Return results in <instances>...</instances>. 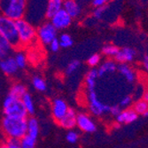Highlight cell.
Wrapping results in <instances>:
<instances>
[{
    "mask_svg": "<svg viewBox=\"0 0 148 148\" xmlns=\"http://www.w3.org/2000/svg\"><path fill=\"white\" fill-rule=\"evenodd\" d=\"M109 1L110 0H91V5L95 8H97V7L105 6Z\"/></svg>",
    "mask_w": 148,
    "mask_h": 148,
    "instance_id": "e575fe53",
    "label": "cell"
},
{
    "mask_svg": "<svg viewBox=\"0 0 148 148\" xmlns=\"http://www.w3.org/2000/svg\"><path fill=\"white\" fill-rule=\"evenodd\" d=\"M21 101L24 105V107L27 113H28V114L33 115L36 112V106H35V103L33 101L31 94L29 92L25 93L21 98Z\"/></svg>",
    "mask_w": 148,
    "mask_h": 148,
    "instance_id": "7402d4cb",
    "label": "cell"
},
{
    "mask_svg": "<svg viewBox=\"0 0 148 148\" xmlns=\"http://www.w3.org/2000/svg\"><path fill=\"white\" fill-rule=\"evenodd\" d=\"M16 28L20 47L31 45L36 39V29L35 27L25 19L16 21Z\"/></svg>",
    "mask_w": 148,
    "mask_h": 148,
    "instance_id": "277c9868",
    "label": "cell"
},
{
    "mask_svg": "<svg viewBox=\"0 0 148 148\" xmlns=\"http://www.w3.org/2000/svg\"><path fill=\"white\" fill-rule=\"evenodd\" d=\"M20 144L21 148H36V140L28 135H26L20 140Z\"/></svg>",
    "mask_w": 148,
    "mask_h": 148,
    "instance_id": "f1b7e54d",
    "label": "cell"
},
{
    "mask_svg": "<svg viewBox=\"0 0 148 148\" xmlns=\"http://www.w3.org/2000/svg\"><path fill=\"white\" fill-rule=\"evenodd\" d=\"M97 70L99 77H103L107 74H112L115 72L117 70V64L114 60H107L99 66V68Z\"/></svg>",
    "mask_w": 148,
    "mask_h": 148,
    "instance_id": "ac0fdd59",
    "label": "cell"
},
{
    "mask_svg": "<svg viewBox=\"0 0 148 148\" xmlns=\"http://www.w3.org/2000/svg\"><path fill=\"white\" fill-rule=\"evenodd\" d=\"M28 0H0V12L4 16L17 21L24 19Z\"/></svg>",
    "mask_w": 148,
    "mask_h": 148,
    "instance_id": "7a4b0ae2",
    "label": "cell"
},
{
    "mask_svg": "<svg viewBox=\"0 0 148 148\" xmlns=\"http://www.w3.org/2000/svg\"><path fill=\"white\" fill-rule=\"evenodd\" d=\"M64 0H47L45 15L47 19H51L57 12L63 8Z\"/></svg>",
    "mask_w": 148,
    "mask_h": 148,
    "instance_id": "9a60e30c",
    "label": "cell"
},
{
    "mask_svg": "<svg viewBox=\"0 0 148 148\" xmlns=\"http://www.w3.org/2000/svg\"><path fill=\"white\" fill-rule=\"evenodd\" d=\"M98 78H99V75H98V70L96 69H91L90 71L87 72L84 79L86 90H96V84Z\"/></svg>",
    "mask_w": 148,
    "mask_h": 148,
    "instance_id": "d6986e66",
    "label": "cell"
},
{
    "mask_svg": "<svg viewBox=\"0 0 148 148\" xmlns=\"http://www.w3.org/2000/svg\"><path fill=\"white\" fill-rule=\"evenodd\" d=\"M0 69L7 76L14 75L19 71V68L12 56L0 60Z\"/></svg>",
    "mask_w": 148,
    "mask_h": 148,
    "instance_id": "7c38bea8",
    "label": "cell"
},
{
    "mask_svg": "<svg viewBox=\"0 0 148 148\" xmlns=\"http://www.w3.org/2000/svg\"><path fill=\"white\" fill-rule=\"evenodd\" d=\"M32 85L35 90L40 92H44L47 90V84L45 80L39 75H35L32 78Z\"/></svg>",
    "mask_w": 148,
    "mask_h": 148,
    "instance_id": "d4e9b609",
    "label": "cell"
},
{
    "mask_svg": "<svg viewBox=\"0 0 148 148\" xmlns=\"http://www.w3.org/2000/svg\"><path fill=\"white\" fill-rule=\"evenodd\" d=\"M76 127L84 133H93L97 130V126L94 121L85 113L77 114Z\"/></svg>",
    "mask_w": 148,
    "mask_h": 148,
    "instance_id": "9c48e42d",
    "label": "cell"
},
{
    "mask_svg": "<svg viewBox=\"0 0 148 148\" xmlns=\"http://www.w3.org/2000/svg\"><path fill=\"white\" fill-rule=\"evenodd\" d=\"M72 18L66 13V12L63 8L57 12L50 19V22L57 29V31H62L69 29L72 24Z\"/></svg>",
    "mask_w": 148,
    "mask_h": 148,
    "instance_id": "ba28073f",
    "label": "cell"
},
{
    "mask_svg": "<svg viewBox=\"0 0 148 148\" xmlns=\"http://www.w3.org/2000/svg\"><path fill=\"white\" fill-rule=\"evenodd\" d=\"M63 9L72 18V20L79 19L84 13L83 4L76 0H64Z\"/></svg>",
    "mask_w": 148,
    "mask_h": 148,
    "instance_id": "8fae6325",
    "label": "cell"
},
{
    "mask_svg": "<svg viewBox=\"0 0 148 148\" xmlns=\"http://www.w3.org/2000/svg\"><path fill=\"white\" fill-rule=\"evenodd\" d=\"M13 58H14V60L19 69H24L27 66V65H28V56L22 51H16Z\"/></svg>",
    "mask_w": 148,
    "mask_h": 148,
    "instance_id": "cb8c5ba5",
    "label": "cell"
},
{
    "mask_svg": "<svg viewBox=\"0 0 148 148\" xmlns=\"http://www.w3.org/2000/svg\"><path fill=\"white\" fill-rule=\"evenodd\" d=\"M101 51L106 57H114L119 51V48L114 45L108 44V45H106L102 47Z\"/></svg>",
    "mask_w": 148,
    "mask_h": 148,
    "instance_id": "83f0119b",
    "label": "cell"
},
{
    "mask_svg": "<svg viewBox=\"0 0 148 148\" xmlns=\"http://www.w3.org/2000/svg\"><path fill=\"white\" fill-rule=\"evenodd\" d=\"M6 143L8 144V145L11 148H21V144H20V140H16V139H7Z\"/></svg>",
    "mask_w": 148,
    "mask_h": 148,
    "instance_id": "8d00e7d4",
    "label": "cell"
},
{
    "mask_svg": "<svg viewBox=\"0 0 148 148\" xmlns=\"http://www.w3.org/2000/svg\"><path fill=\"white\" fill-rule=\"evenodd\" d=\"M143 64H144V66L145 69L148 71V55L145 56L144 57V60H143Z\"/></svg>",
    "mask_w": 148,
    "mask_h": 148,
    "instance_id": "f35d334b",
    "label": "cell"
},
{
    "mask_svg": "<svg viewBox=\"0 0 148 148\" xmlns=\"http://www.w3.org/2000/svg\"><path fill=\"white\" fill-rule=\"evenodd\" d=\"M0 34L5 36L13 48H20L16 21L0 14Z\"/></svg>",
    "mask_w": 148,
    "mask_h": 148,
    "instance_id": "5b68a950",
    "label": "cell"
},
{
    "mask_svg": "<svg viewBox=\"0 0 148 148\" xmlns=\"http://www.w3.org/2000/svg\"><path fill=\"white\" fill-rule=\"evenodd\" d=\"M1 130L7 139L21 140L27 135V119L4 116L1 121Z\"/></svg>",
    "mask_w": 148,
    "mask_h": 148,
    "instance_id": "6da1fadb",
    "label": "cell"
},
{
    "mask_svg": "<svg viewBox=\"0 0 148 148\" xmlns=\"http://www.w3.org/2000/svg\"><path fill=\"white\" fill-rule=\"evenodd\" d=\"M133 110L138 114H144L145 112L148 111V102H145L144 100L138 101L134 106Z\"/></svg>",
    "mask_w": 148,
    "mask_h": 148,
    "instance_id": "f546056e",
    "label": "cell"
},
{
    "mask_svg": "<svg viewBox=\"0 0 148 148\" xmlns=\"http://www.w3.org/2000/svg\"><path fill=\"white\" fill-rule=\"evenodd\" d=\"M13 51L12 45L8 42V40L0 34V60L11 56Z\"/></svg>",
    "mask_w": 148,
    "mask_h": 148,
    "instance_id": "44dd1931",
    "label": "cell"
},
{
    "mask_svg": "<svg viewBox=\"0 0 148 148\" xmlns=\"http://www.w3.org/2000/svg\"><path fill=\"white\" fill-rule=\"evenodd\" d=\"M66 140L68 141L69 144H76L79 140V134L74 130H70L68 131L66 135Z\"/></svg>",
    "mask_w": 148,
    "mask_h": 148,
    "instance_id": "4dcf8cb0",
    "label": "cell"
},
{
    "mask_svg": "<svg viewBox=\"0 0 148 148\" xmlns=\"http://www.w3.org/2000/svg\"><path fill=\"white\" fill-rule=\"evenodd\" d=\"M2 107L5 116L27 119L29 115L25 109L21 99L13 97L10 94L5 98Z\"/></svg>",
    "mask_w": 148,
    "mask_h": 148,
    "instance_id": "3957f363",
    "label": "cell"
},
{
    "mask_svg": "<svg viewBox=\"0 0 148 148\" xmlns=\"http://www.w3.org/2000/svg\"><path fill=\"white\" fill-rule=\"evenodd\" d=\"M143 115H144L145 117H148V111H147V112H145Z\"/></svg>",
    "mask_w": 148,
    "mask_h": 148,
    "instance_id": "b9f144b4",
    "label": "cell"
},
{
    "mask_svg": "<svg viewBox=\"0 0 148 148\" xmlns=\"http://www.w3.org/2000/svg\"><path fill=\"white\" fill-rule=\"evenodd\" d=\"M87 101L90 112L95 116H101L104 114L109 113L110 106L103 103L96 93V90H87Z\"/></svg>",
    "mask_w": 148,
    "mask_h": 148,
    "instance_id": "8992f818",
    "label": "cell"
},
{
    "mask_svg": "<svg viewBox=\"0 0 148 148\" xmlns=\"http://www.w3.org/2000/svg\"><path fill=\"white\" fill-rule=\"evenodd\" d=\"M131 103V98L130 96H126L124 97L122 100L120 102V107L122 108V107H126L128 106H130V104Z\"/></svg>",
    "mask_w": 148,
    "mask_h": 148,
    "instance_id": "74e56055",
    "label": "cell"
},
{
    "mask_svg": "<svg viewBox=\"0 0 148 148\" xmlns=\"http://www.w3.org/2000/svg\"><path fill=\"white\" fill-rule=\"evenodd\" d=\"M0 148H11V147L8 145V144L6 142H5V143L0 144Z\"/></svg>",
    "mask_w": 148,
    "mask_h": 148,
    "instance_id": "60d3db41",
    "label": "cell"
},
{
    "mask_svg": "<svg viewBox=\"0 0 148 148\" xmlns=\"http://www.w3.org/2000/svg\"><path fill=\"white\" fill-rule=\"evenodd\" d=\"M76 116L77 113L75 110L69 107L66 114L58 122V124L65 130H73L76 126Z\"/></svg>",
    "mask_w": 148,
    "mask_h": 148,
    "instance_id": "4fadbf2b",
    "label": "cell"
},
{
    "mask_svg": "<svg viewBox=\"0 0 148 148\" xmlns=\"http://www.w3.org/2000/svg\"><path fill=\"white\" fill-rule=\"evenodd\" d=\"M27 87L21 83H14L9 90V94L13 97L21 99L25 93H27Z\"/></svg>",
    "mask_w": 148,
    "mask_h": 148,
    "instance_id": "603a6c76",
    "label": "cell"
},
{
    "mask_svg": "<svg viewBox=\"0 0 148 148\" xmlns=\"http://www.w3.org/2000/svg\"><path fill=\"white\" fill-rule=\"evenodd\" d=\"M58 31L50 21L44 22L36 29V39L42 45H49L57 38Z\"/></svg>",
    "mask_w": 148,
    "mask_h": 148,
    "instance_id": "52a82bcc",
    "label": "cell"
},
{
    "mask_svg": "<svg viewBox=\"0 0 148 148\" xmlns=\"http://www.w3.org/2000/svg\"><path fill=\"white\" fill-rule=\"evenodd\" d=\"M142 100H144V101H145V102H148V90L145 91V92L144 93V95H143V99H142Z\"/></svg>",
    "mask_w": 148,
    "mask_h": 148,
    "instance_id": "ab89813d",
    "label": "cell"
},
{
    "mask_svg": "<svg viewBox=\"0 0 148 148\" xmlns=\"http://www.w3.org/2000/svg\"><path fill=\"white\" fill-rule=\"evenodd\" d=\"M40 133V125L38 120L35 117L27 118V135L37 140Z\"/></svg>",
    "mask_w": 148,
    "mask_h": 148,
    "instance_id": "2e32d148",
    "label": "cell"
},
{
    "mask_svg": "<svg viewBox=\"0 0 148 148\" xmlns=\"http://www.w3.org/2000/svg\"><path fill=\"white\" fill-rule=\"evenodd\" d=\"M101 60V57L99 54H98V53H94V54L90 55L88 60H87V64L88 66H90V68L92 69H95V66H97L99 62Z\"/></svg>",
    "mask_w": 148,
    "mask_h": 148,
    "instance_id": "1f68e13d",
    "label": "cell"
},
{
    "mask_svg": "<svg viewBox=\"0 0 148 148\" xmlns=\"http://www.w3.org/2000/svg\"><path fill=\"white\" fill-rule=\"evenodd\" d=\"M138 119V114L133 109H126L121 112L120 114L116 116V121L118 123H131Z\"/></svg>",
    "mask_w": 148,
    "mask_h": 148,
    "instance_id": "e0dca14e",
    "label": "cell"
},
{
    "mask_svg": "<svg viewBox=\"0 0 148 148\" xmlns=\"http://www.w3.org/2000/svg\"><path fill=\"white\" fill-rule=\"evenodd\" d=\"M69 106L63 99L56 98L51 102V115L56 122L59 121L69 111Z\"/></svg>",
    "mask_w": 148,
    "mask_h": 148,
    "instance_id": "30bf717a",
    "label": "cell"
},
{
    "mask_svg": "<svg viewBox=\"0 0 148 148\" xmlns=\"http://www.w3.org/2000/svg\"><path fill=\"white\" fill-rule=\"evenodd\" d=\"M136 55V51L130 47H124L119 49L117 54L114 56L115 62L118 63H127L131 62Z\"/></svg>",
    "mask_w": 148,
    "mask_h": 148,
    "instance_id": "5bb4252c",
    "label": "cell"
},
{
    "mask_svg": "<svg viewBox=\"0 0 148 148\" xmlns=\"http://www.w3.org/2000/svg\"><path fill=\"white\" fill-rule=\"evenodd\" d=\"M58 40L60 42V48H63V49L70 48L74 45V41H73L72 36L68 33H62L60 36V37L58 38Z\"/></svg>",
    "mask_w": 148,
    "mask_h": 148,
    "instance_id": "484cf974",
    "label": "cell"
},
{
    "mask_svg": "<svg viewBox=\"0 0 148 148\" xmlns=\"http://www.w3.org/2000/svg\"><path fill=\"white\" fill-rule=\"evenodd\" d=\"M49 48H50V51L52 52H58L60 51V42L58 40V37L53 40V41L49 45Z\"/></svg>",
    "mask_w": 148,
    "mask_h": 148,
    "instance_id": "836d02e7",
    "label": "cell"
},
{
    "mask_svg": "<svg viewBox=\"0 0 148 148\" xmlns=\"http://www.w3.org/2000/svg\"><path fill=\"white\" fill-rule=\"evenodd\" d=\"M76 1H78V2H81V3H82L83 1H85V0H76Z\"/></svg>",
    "mask_w": 148,
    "mask_h": 148,
    "instance_id": "7bdbcfd3",
    "label": "cell"
},
{
    "mask_svg": "<svg viewBox=\"0 0 148 148\" xmlns=\"http://www.w3.org/2000/svg\"><path fill=\"white\" fill-rule=\"evenodd\" d=\"M80 68H81V61L78 60H72L71 61H69L68 65H66V69H65V74L68 76L73 75L78 71Z\"/></svg>",
    "mask_w": 148,
    "mask_h": 148,
    "instance_id": "4316f807",
    "label": "cell"
},
{
    "mask_svg": "<svg viewBox=\"0 0 148 148\" xmlns=\"http://www.w3.org/2000/svg\"><path fill=\"white\" fill-rule=\"evenodd\" d=\"M121 112H122V108H121L119 105H114V106H110L109 113H110L112 115L117 116L118 114H121Z\"/></svg>",
    "mask_w": 148,
    "mask_h": 148,
    "instance_id": "d590c367",
    "label": "cell"
},
{
    "mask_svg": "<svg viewBox=\"0 0 148 148\" xmlns=\"http://www.w3.org/2000/svg\"><path fill=\"white\" fill-rule=\"evenodd\" d=\"M117 70L126 78L129 83H133L135 81L136 75L127 63H119L117 65Z\"/></svg>",
    "mask_w": 148,
    "mask_h": 148,
    "instance_id": "ffe728a7",
    "label": "cell"
},
{
    "mask_svg": "<svg viewBox=\"0 0 148 148\" xmlns=\"http://www.w3.org/2000/svg\"><path fill=\"white\" fill-rule=\"evenodd\" d=\"M106 5L105 6H101V7H97L94 9L93 12H92V15L93 17L97 19V20H100L103 18V16L105 15L106 13Z\"/></svg>",
    "mask_w": 148,
    "mask_h": 148,
    "instance_id": "d6a6232c",
    "label": "cell"
}]
</instances>
